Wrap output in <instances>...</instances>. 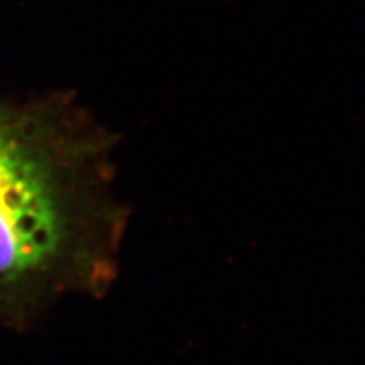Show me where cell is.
I'll return each mask as SVG.
<instances>
[{"label":"cell","mask_w":365,"mask_h":365,"mask_svg":"<svg viewBox=\"0 0 365 365\" xmlns=\"http://www.w3.org/2000/svg\"><path fill=\"white\" fill-rule=\"evenodd\" d=\"M97 127L0 107V301L100 293L124 232Z\"/></svg>","instance_id":"cell-1"}]
</instances>
